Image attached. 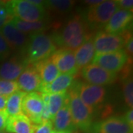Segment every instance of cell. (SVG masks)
<instances>
[{
    "label": "cell",
    "instance_id": "6da1fadb",
    "mask_svg": "<svg viewBox=\"0 0 133 133\" xmlns=\"http://www.w3.org/2000/svg\"><path fill=\"white\" fill-rule=\"evenodd\" d=\"M52 36L56 46L74 50L92 37L90 29L81 14L71 16Z\"/></svg>",
    "mask_w": 133,
    "mask_h": 133
},
{
    "label": "cell",
    "instance_id": "7a4b0ae2",
    "mask_svg": "<svg viewBox=\"0 0 133 133\" xmlns=\"http://www.w3.org/2000/svg\"><path fill=\"white\" fill-rule=\"evenodd\" d=\"M56 50L52 36L44 32L30 34L28 41L23 49L24 61L29 65L50 57Z\"/></svg>",
    "mask_w": 133,
    "mask_h": 133
},
{
    "label": "cell",
    "instance_id": "3957f363",
    "mask_svg": "<svg viewBox=\"0 0 133 133\" xmlns=\"http://www.w3.org/2000/svg\"><path fill=\"white\" fill-rule=\"evenodd\" d=\"M67 95L69 108L75 128L87 132L92 125L94 112L80 99L74 84L71 85Z\"/></svg>",
    "mask_w": 133,
    "mask_h": 133
},
{
    "label": "cell",
    "instance_id": "277c9868",
    "mask_svg": "<svg viewBox=\"0 0 133 133\" xmlns=\"http://www.w3.org/2000/svg\"><path fill=\"white\" fill-rule=\"evenodd\" d=\"M118 8L117 1L107 0L87 8L81 15L90 29L96 30L104 27Z\"/></svg>",
    "mask_w": 133,
    "mask_h": 133
},
{
    "label": "cell",
    "instance_id": "5b68a950",
    "mask_svg": "<svg viewBox=\"0 0 133 133\" xmlns=\"http://www.w3.org/2000/svg\"><path fill=\"white\" fill-rule=\"evenodd\" d=\"M8 12L15 18L24 22H38L48 19L46 8L33 5L30 0L7 1Z\"/></svg>",
    "mask_w": 133,
    "mask_h": 133
},
{
    "label": "cell",
    "instance_id": "8992f818",
    "mask_svg": "<svg viewBox=\"0 0 133 133\" xmlns=\"http://www.w3.org/2000/svg\"><path fill=\"white\" fill-rule=\"evenodd\" d=\"M73 84L80 99L93 112L95 108L99 107L104 101L107 90L104 87L79 81H75Z\"/></svg>",
    "mask_w": 133,
    "mask_h": 133
},
{
    "label": "cell",
    "instance_id": "52a82bcc",
    "mask_svg": "<svg viewBox=\"0 0 133 133\" xmlns=\"http://www.w3.org/2000/svg\"><path fill=\"white\" fill-rule=\"evenodd\" d=\"M129 58L126 50L121 49L115 52L96 53L92 61V64L101 66L106 70L117 73L127 64Z\"/></svg>",
    "mask_w": 133,
    "mask_h": 133
},
{
    "label": "cell",
    "instance_id": "ba28073f",
    "mask_svg": "<svg viewBox=\"0 0 133 133\" xmlns=\"http://www.w3.org/2000/svg\"><path fill=\"white\" fill-rule=\"evenodd\" d=\"M94 48L97 53H107L123 49L125 40L121 34H111L98 30L92 37Z\"/></svg>",
    "mask_w": 133,
    "mask_h": 133
},
{
    "label": "cell",
    "instance_id": "9c48e42d",
    "mask_svg": "<svg viewBox=\"0 0 133 133\" xmlns=\"http://www.w3.org/2000/svg\"><path fill=\"white\" fill-rule=\"evenodd\" d=\"M81 76L88 84L98 86L112 84L118 78V73L106 70L92 64L81 69Z\"/></svg>",
    "mask_w": 133,
    "mask_h": 133
},
{
    "label": "cell",
    "instance_id": "30bf717a",
    "mask_svg": "<svg viewBox=\"0 0 133 133\" xmlns=\"http://www.w3.org/2000/svg\"><path fill=\"white\" fill-rule=\"evenodd\" d=\"M44 102L40 93L34 92L26 93L22 103V112L33 124L42 123Z\"/></svg>",
    "mask_w": 133,
    "mask_h": 133
},
{
    "label": "cell",
    "instance_id": "8fae6325",
    "mask_svg": "<svg viewBox=\"0 0 133 133\" xmlns=\"http://www.w3.org/2000/svg\"><path fill=\"white\" fill-rule=\"evenodd\" d=\"M95 133H133V128L124 117L112 116L92 125L90 129Z\"/></svg>",
    "mask_w": 133,
    "mask_h": 133
},
{
    "label": "cell",
    "instance_id": "7c38bea8",
    "mask_svg": "<svg viewBox=\"0 0 133 133\" xmlns=\"http://www.w3.org/2000/svg\"><path fill=\"white\" fill-rule=\"evenodd\" d=\"M132 11L127 10H118L104 28V31L111 34L119 35L130 29L132 26Z\"/></svg>",
    "mask_w": 133,
    "mask_h": 133
},
{
    "label": "cell",
    "instance_id": "4fadbf2b",
    "mask_svg": "<svg viewBox=\"0 0 133 133\" xmlns=\"http://www.w3.org/2000/svg\"><path fill=\"white\" fill-rule=\"evenodd\" d=\"M50 58L58 71L62 73H70L75 76L78 72L76 67L74 50L61 48L53 52Z\"/></svg>",
    "mask_w": 133,
    "mask_h": 133
},
{
    "label": "cell",
    "instance_id": "5bb4252c",
    "mask_svg": "<svg viewBox=\"0 0 133 133\" xmlns=\"http://www.w3.org/2000/svg\"><path fill=\"white\" fill-rule=\"evenodd\" d=\"M0 33L7 42L10 50H20L22 51L28 41L27 35L19 30L10 22L0 29Z\"/></svg>",
    "mask_w": 133,
    "mask_h": 133
},
{
    "label": "cell",
    "instance_id": "9a60e30c",
    "mask_svg": "<svg viewBox=\"0 0 133 133\" xmlns=\"http://www.w3.org/2000/svg\"><path fill=\"white\" fill-rule=\"evenodd\" d=\"M17 84L19 89L25 93H30L39 91L42 86V81L32 64H29L18 78Z\"/></svg>",
    "mask_w": 133,
    "mask_h": 133
},
{
    "label": "cell",
    "instance_id": "2e32d148",
    "mask_svg": "<svg viewBox=\"0 0 133 133\" xmlns=\"http://www.w3.org/2000/svg\"><path fill=\"white\" fill-rule=\"evenodd\" d=\"M27 66L28 64L24 59L20 60L17 57L11 58L0 64V78L7 81L16 80Z\"/></svg>",
    "mask_w": 133,
    "mask_h": 133
},
{
    "label": "cell",
    "instance_id": "e0dca14e",
    "mask_svg": "<svg viewBox=\"0 0 133 133\" xmlns=\"http://www.w3.org/2000/svg\"><path fill=\"white\" fill-rule=\"evenodd\" d=\"M31 64L38 72L42 81V84H50L59 75V71L50 57Z\"/></svg>",
    "mask_w": 133,
    "mask_h": 133
},
{
    "label": "cell",
    "instance_id": "ac0fdd59",
    "mask_svg": "<svg viewBox=\"0 0 133 133\" xmlns=\"http://www.w3.org/2000/svg\"><path fill=\"white\" fill-rule=\"evenodd\" d=\"M74 75L70 73H62L48 84H42L39 91L40 93L55 94L66 92L72 84L74 80Z\"/></svg>",
    "mask_w": 133,
    "mask_h": 133
},
{
    "label": "cell",
    "instance_id": "d6986e66",
    "mask_svg": "<svg viewBox=\"0 0 133 133\" xmlns=\"http://www.w3.org/2000/svg\"><path fill=\"white\" fill-rule=\"evenodd\" d=\"M52 126L55 131H71L75 129L72 123L71 114L68 104V95L66 102L61 109L58 110L52 120Z\"/></svg>",
    "mask_w": 133,
    "mask_h": 133
},
{
    "label": "cell",
    "instance_id": "ffe728a7",
    "mask_svg": "<svg viewBox=\"0 0 133 133\" xmlns=\"http://www.w3.org/2000/svg\"><path fill=\"white\" fill-rule=\"evenodd\" d=\"M95 52L92 37L76 49L74 52V56L78 70L87 66L92 61L95 56Z\"/></svg>",
    "mask_w": 133,
    "mask_h": 133
},
{
    "label": "cell",
    "instance_id": "44dd1931",
    "mask_svg": "<svg viewBox=\"0 0 133 133\" xmlns=\"http://www.w3.org/2000/svg\"><path fill=\"white\" fill-rule=\"evenodd\" d=\"M5 131L8 133H33V124L22 113L8 118Z\"/></svg>",
    "mask_w": 133,
    "mask_h": 133
},
{
    "label": "cell",
    "instance_id": "7402d4cb",
    "mask_svg": "<svg viewBox=\"0 0 133 133\" xmlns=\"http://www.w3.org/2000/svg\"><path fill=\"white\" fill-rule=\"evenodd\" d=\"M10 22L19 30L24 33V34L42 33L50 28V20L48 19L38 22H29L14 17Z\"/></svg>",
    "mask_w": 133,
    "mask_h": 133
},
{
    "label": "cell",
    "instance_id": "603a6c76",
    "mask_svg": "<svg viewBox=\"0 0 133 133\" xmlns=\"http://www.w3.org/2000/svg\"><path fill=\"white\" fill-rule=\"evenodd\" d=\"M25 95L26 93L23 91L17 90L8 98L5 112L9 117L22 114V103Z\"/></svg>",
    "mask_w": 133,
    "mask_h": 133
},
{
    "label": "cell",
    "instance_id": "cb8c5ba5",
    "mask_svg": "<svg viewBox=\"0 0 133 133\" xmlns=\"http://www.w3.org/2000/svg\"><path fill=\"white\" fill-rule=\"evenodd\" d=\"M75 1L70 0H50L45 1V8L57 14H67L75 5Z\"/></svg>",
    "mask_w": 133,
    "mask_h": 133
},
{
    "label": "cell",
    "instance_id": "d4e9b609",
    "mask_svg": "<svg viewBox=\"0 0 133 133\" xmlns=\"http://www.w3.org/2000/svg\"><path fill=\"white\" fill-rule=\"evenodd\" d=\"M66 98H67V92L50 94V98H49L48 104L52 120L53 117L58 112V110L65 104Z\"/></svg>",
    "mask_w": 133,
    "mask_h": 133
},
{
    "label": "cell",
    "instance_id": "484cf974",
    "mask_svg": "<svg viewBox=\"0 0 133 133\" xmlns=\"http://www.w3.org/2000/svg\"><path fill=\"white\" fill-rule=\"evenodd\" d=\"M123 94L125 103L129 107L132 109L133 107V81L132 77H128L123 79Z\"/></svg>",
    "mask_w": 133,
    "mask_h": 133
},
{
    "label": "cell",
    "instance_id": "4316f807",
    "mask_svg": "<svg viewBox=\"0 0 133 133\" xmlns=\"http://www.w3.org/2000/svg\"><path fill=\"white\" fill-rule=\"evenodd\" d=\"M19 90V86L15 81H7L0 78V95L8 97Z\"/></svg>",
    "mask_w": 133,
    "mask_h": 133
},
{
    "label": "cell",
    "instance_id": "83f0119b",
    "mask_svg": "<svg viewBox=\"0 0 133 133\" xmlns=\"http://www.w3.org/2000/svg\"><path fill=\"white\" fill-rule=\"evenodd\" d=\"M52 121H48L39 124H33V133H52Z\"/></svg>",
    "mask_w": 133,
    "mask_h": 133
},
{
    "label": "cell",
    "instance_id": "f1b7e54d",
    "mask_svg": "<svg viewBox=\"0 0 133 133\" xmlns=\"http://www.w3.org/2000/svg\"><path fill=\"white\" fill-rule=\"evenodd\" d=\"M10 48L2 35L0 33V60H4L10 53Z\"/></svg>",
    "mask_w": 133,
    "mask_h": 133
},
{
    "label": "cell",
    "instance_id": "f546056e",
    "mask_svg": "<svg viewBox=\"0 0 133 133\" xmlns=\"http://www.w3.org/2000/svg\"><path fill=\"white\" fill-rule=\"evenodd\" d=\"M118 8L123 10L132 11L133 1L132 0H116Z\"/></svg>",
    "mask_w": 133,
    "mask_h": 133
},
{
    "label": "cell",
    "instance_id": "4dcf8cb0",
    "mask_svg": "<svg viewBox=\"0 0 133 133\" xmlns=\"http://www.w3.org/2000/svg\"><path fill=\"white\" fill-rule=\"evenodd\" d=\"M8 118V115H7L5 110L0 111V132H5Z\"/></svg>",
    "mask_w": 133,
    "mask_h": 133
},
{
    "label": "cell",
    "instance_id": "1f68e13d",
    "mask_svg": "<svg viewBox=\"0 0 133 133\" xmlns=\"http://www.w3.org/2000/svg\"><path fill=\"white\" fill-rule=\"evenodd\" d=\"M125 47L126 49H124L126 50V52L128 55L129 58H132V54H133V38L132 37L130 38L128 41L125 44Z\"/></svg>",
    "mask_w": 133,
    "mask_h": 133
},
{
    "label": "cell",
    "instance_id": "d6a6232c",
    "mask_svg": "<svg viewBox=\"0 0 133 133\" xmlns=\"http://www.w3.org/2000/svg\"><path fill=\"white\" fill-rule=\"evenodd\" d=\"M124 120L126 121V122L132 127L133 128V110L132 109H129L125 113L124 117Z\"/></svg>",
    "mask_w": 133,
    "mask_h": 133
},
{
    "label": "cell",
    "instance_id": "836d02e7",
    "mask_svg": "<svg viewBox=\"0 0 133 133\" xmlns=\"http://www.w3.org/2000/svg\"><path fill=\"white\" fill-rule=\"evenodd\" d=\"M10 15L8 12L7 8V2L6 1H0V17H3Z\"/></svg>",
    "mask_w": 133,
    "mask_h": 133
},
{
    "label": "cell",
    "instance_id": "e575fe53",
    "mask_svg": "<svg viewBox=\"0 0 133 133\" xmlns=\"http://www.w3.org/2000/svg\"><path fill=\"white\" fill-rule=\"evenodd\" d=\"M13 18H14V16H11V15H8V16H3V17H0V29L2 28L5 24H7L8 22H10Z\"/></svg>",
    "mask_w": 133,
    "mask_h": 133
},
{
    "label": "cell",
    "instance_id": "d590c367",
    "mask_svg": "<svg viewBox=\"0 0 133 133\" xmlns=\"http://www.w3.org/2000/svg\"><path fill=\"white\" fill-rule=\"evenodd\" d=\"M7 100H8V97L0 95V111H4L5 110Z\"/></svg>",
    "mask_w": 133,
    "mask_h": 133
},
{
    "label": "cell",
    "instance_id": "8d00e7d4",
    "mask_svg": "<svg viewBox=\"0 0 133 133\" xmlns=\"http://www.w3.org/2000/svg\"><path fill=\"white\" fill-rule=\"evenodd\" d=\"M103 1L102 0H93V1H91V0H88V1H84V2H85L86 4H87V5H90V6H95V5H98V4H101V2H102Z\"/></svg>",
    "mask_w": 133,
    "mask_h": 133
},
{
    "label": "cell",
    "instance_id": "74e56055",
    "mask_svg": "<svg viewBox=\"0 0 133 133\" xmlns=\"http://www.w3.org/2000/svg\"><path fill=\"white\" fill-rule=\"evenodd\" d=\"M52 133H72L71 131H53Z\"/></svg>",
    "mask_w": 133,
    "mask_h": 133
},
{
    "label": "cell",
    "instance_id": "f35d334b",
    "mask_svg": "<svg viewBox=\"0 0 133 133\" xmlns=\"http://www.w3.org/2000/svg\"><path fill=\"white\" fill-rule=\"evenodd\" d=\"M85 133H95V132H94L93 131H92L91 129H90V130H88L87 132H86Z\"/></svg>",
    "mask_w": 133,
    "mask_h": 133
},
{
    "label": "cell",
    "instance_id": "ab89813d",
    "mask_svg": "<svg viewBox=\"0 0 133 133\" xmlns=\"http://www.w3.org/2000/svg\"><path fill=\"white\" fill-rule=\"evenodd\" d=\"M0 133H5L4 132H0Z\"/></svg>",
    "mask_w": 133,
    "mask_h": 133
}]
</instances>
